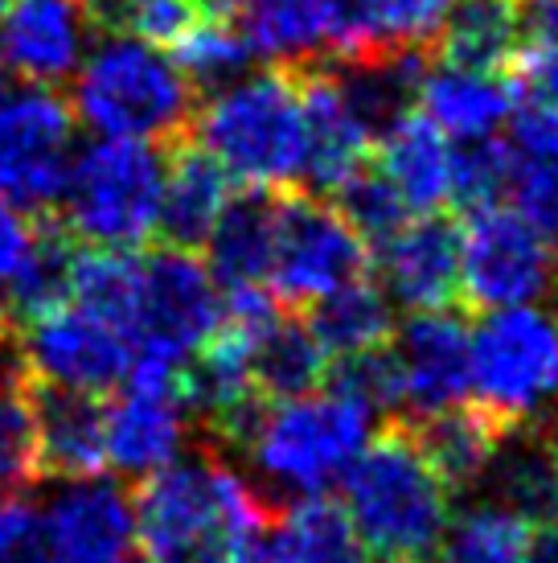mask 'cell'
<instances>
[{
  "mask_svg": "<svg viewBox=\"0 0 558 563\" xmlns=\"http://www.w3.org/2000/svg\"><path fill=\"white\" fill-rule=\"evenodd\" d=\"M0 95H4V75H0Z\"/></svg>",
  "mask_w": 558,
  "mask_h": 563,
  "instance_id": "cell-46",
  "label": "cell"
},
{
  "mask_svg": "<svg viewBox=\"0 0 558 563\" xmlns=\"http://www.w3.org/2000/svg\"><path fill=\"white\" fill-rule=\"evenodd\" d=\"M370 267V243L345 222L337 206L316 198H279L271 292L283 305H312L361 280Z\"/></svg>",
  "mask_w": 558,
  "mask_h": 563,
  "instance_id": "cell-11",
  "label": "cell"
},
{
  "mask_svg": "<svg viewBox=\"0 0 558 563\" xmlns=\"http://www.w3.org/2000/svg\"><path fill=\"white\" fill-rule=\"evenodd\" d=\"M255 58L264 54L279 66H295L325 49V25L316 0H231Z\"/></svg>",
  "mask_w": 558,
  "mask_h": 563,
  "instance_id": "cell-33",
  "label": "cell"
},
{
  "mask_svg": "<svg viewBox=\"0 0 558 563\" xmlns=\"http://www.w3.org/2000/svg\"><path fill=\"white\" fill-rule=\"evenodd\" d=\"M30 404L42 477L78 482L108 470V404L99 395L30 378Z\"/></svg>",
  "mask_w": 558,
  "mask_h": 563,
  "instance_id": "cell-19",
  "label": "cell"
},
{
  "mask_svg": "<svg viewBox=\"0 0 558 563\" xmlns=\"http://www.w3.org/2000/svg\"><path fill=\"white\" fill-rule=\"evenodd\" d=\"M444 42V63H460L472 70H505L526 46L522 0H465L451 4L435 33Z\"/></svg>",
  "mask_w": 558,
  "mask_h": 563,
  "instance_id": "cell-30",
  "label": "cell"
},
{
  "mask_svg": "<svg viewBox=\"0 0 558 563\" xmlns=\"http://www.w3.org/2000/svg\"><path fill=\"white\" fill-rule=\"evenodd\" d=\"M172 49H177V66L189 79V87H226V82L243 79L255 58L231 0H217Z\"/></svg>",
  "mask_w": 558,
  "mask_h": 563,
  "instance_id": "cell-34",
  "label": "cell"
},
{
  "mask_svg": "<svg viewBox=\"0 0 558 563\" xmlns=\"http://www.w3.org/2000/svg\"><path fill=\"white\" fill-rule=\"evenodd\" d=\"M132 515L148 563H247L271 510L243 473L198 453L140 477Z\"/></svg>",
  "mask_w": 558,
  "mask_h": 563,
  "instance_id": "cell-1",
  "label": "cell"
},
{
  "mask_svg": "<svg viewBox=\"0 0 558 563\" xmlns=\"http://www.w3.org/2000/svg\"><path fill=\"white\" fill-rule=\"evenodd\" d=\"M87 25L78 0H13L0 16V63L33 87L66 82L82 63Z\"/></svg>",
  "mask_w": 558,
  "mask_h": 563,
  "instance_id": "cell-18",
  "label": "cell"
},
{
  "mask_svg": "<svg viewBox=\"0 0 558 563\" xmlns=\"http://www.w3.org/2000/svg\"><path fill=\"white\" fill-rule=\"evenodd\" d=\"M169 362L132 358L127 391L108 407V465L124 477H148L177 461L186 440V404Z\"/></svg>",
  "mask_w": 558,
  "mask_h": 563,
  "instance_id": "cell-13",
  "label": "cell"
},
{
  "mask_svg": "<svg viewBox=\"0 0 558 563\" xmlns=\"http://www.w3.org/2000/svg\"><path fill=\"white\" fill-rule=\"evenodd\" d=\"M484 485H493V501L510 506L513 515H522L534 527L558 522V453L546 444L543 432H505Z\"/></svg>",
  "mask_w": 558,
  "mask_h": 563,
  "instance_id": "cell-26",
  "label": "cell"
},
{
  "mask_svg": "<svg viewBox=\"0 0 558 563\" xmlns=\"http://www.w3.org/2000/svg\"><path fill=\"white\" fill-rule=\"evenodd\" d=\"M75 161V111L49 87L0 95V194L21 214H54Z\"/></svg>",
  "mask_w": 558,
  "mask_h": 563,
  "instance_id": "cell-10",
  "label": "cell"
},
{
  "mask_svg": "<svg viewBox=\"0 0 558 563\" xmlns=\"http://www.w3.org/2000/svg\"><path fill=\"white\" fill-rule=\"evenodd\" d=\"M333 75H337L345 103L370 132V141H378L394 120L415 111L423 63L411 49H373V54H361V58H354V66H342Z\"/></svg>",
  "mask_w": 558,
  "mask_h": 563,
  "instance_id": "cell-28",
  "label": "cell"
},
{
  "mask_svg": "<svg viewBox=\"0 0 558 563\" xmlns=\"http://www.w3.org/2000/svg\"><path fill=\"white\" fill-rule=\"evenodd\" d=\"M75 111L103 136L172 144L193 120V87L165 49L127 33H103L78 63Z\"/></svg>",
  "mask_w": 558,
  "mask_h": 563,
  "instance_id": "cell-4",
  "label": "cell"
},
{
  "mask_svg": "<svg viewBox=\"0 0 558 563\" xmlns=\"http://www.w3.org/2000/svg\"><path fill=\"white\" fill-rule=\"evenodd\" d=\"M78 255H82V243L70 235V227L54 214H42L30 231V247H25L16 272L9 276V288H4L13 325H30L37 317L70 305Z\"/></svg>",
  "mask_w": 558,
  "mask_h": 563,
  "instance_id": "cell-25",
  "label": "cell"
},
{
  "mask_svg": "<svg viewBox=\"0 0 558 563\" xmlns=\"http://www.w3.org/2000/svg\"><path fill=\"white\" fill-rule=\"evenodd\" d=\"M0 563H46V518L30 489L0 494Z\"/></svg>",
  "mask_w": 558,
  "mask_h": 563,
  "instance_id": "cell-39",
  "label": "cell"
},
{
  "mask_svg": "<svg viewBox=\"0 0 558 563\" xmlns=\"http://www.w3.org/2000/svg\"><path fill=\"white\" fill-rule=\"evenodd\" d=\"M136 260L132 350L136 358L181 366L214 338L217 317H222V288L193 251L160 247Z\"/></svg>",
  "mask_w": 558,
  "mask_h": 563,
  "instance_id": "cell-8",
  "label": "cell"
},
{
  "mask_svg": "<svg viewBox=\"0 0 558 563\" xmlns=\"http://www.w3.org/2000/svg\"><path fill=\"white\" fill-rule=\"evenodd\" d=\"M21 354L30 378L70 387V391L108 395L132 371L136 350L115 325L87 313L82 305H63L25 325Z\"/></svg>",
  "mask_w": 558,
  "mask_h": 563,
  "instance_id": "cell-12",
  "label": "cell"
},
{
  "mask_svg": "<svg viewBox=\"0 0 558 563\" xmlns=\"http://www.w3.org/2000/svg\"><path fill=\"white\" fill-rule=\"evenodd\" d=\"M418 115L451 144L493 141L513 115V82L501 70H472L460 63L423 66L415 91Z\"/></svg>",
  "mask_w": 558,
  "mask_h": 563,
  "instance_id": "cell-20",
  "label": "cell"
},
{
  "mask_svg": "<svg viewBox=\"0 0 558 563\" xmlns=\"http://www.w3.org/2000/svg\"><path fill=\"white\" fill-rule=\"evenodd\" d=\"M46 563H124L136 539L132 498L120 482L78 477L46 510Z\"/></svg>",
  "mask_w": 558,
  "mask_h": 563,
  "instance_id": "cell-15",
  "label": "cell"
},
{
  "mask_svg": "<svg viewBox=\"0 0 558 563\" xmlns=\"http://www.w3.org/2000/svg\"><path fill=\"white\" fill-rule=\"evenodd\" d=\"M349 527L378 563H432L451 522V485L423 453L411 423H390L342 473Z\"/></svg>",
  "mask_w": 558,
  "mask_h": 563,
  "instance_id": "cell-2",
  "label": "cell"
},
{
  "mask_svg": "<svg viewBox=\"0 0 558 563\" xmlns=\"http://www.w3.org/2000/svg\"><path fill=\"white\" fill-rule=\"evenodd\" d=\"M558 280L555 243L517 210L489 202L468 210L460 231V292L477 309H510L546 300Z\"/></svg>",
  "mask_w": 558,
  "mask_h": 563,
  "instance_id": "cell-9",
  "label": "cell"
},
{
  "mask_svg": "<svg viewBox=\"0 0 558 563\" xmlns=\"http://www.w3.org/2000/svg\"><path fill=\"white\" fill-rule=\"evenodd\" d=\"M304 87V115H309V165L304 181L321 194H333L349 173L370 161V132L361 128L354 108L345 103L337 75L321 70L300 79Z\"/></svg>",
  "mask_w": 558,
  "mask_h": 563,
  "instance_id": "cell-23",
  "label": "cell"
},
{
  "mask_svg": "<svg viewBox=\"0 0 558 563\" xmlns=\"http://www.w3.org/2000/svg\"><path fill=\"white\" fill-rule=\"evenodd\" d=\"M373 416L337 391H309L259 411L243 440L250 470L288 501L321 498L373 437Z\"/></svg>",
  "mask_w": 558,
  "mask_h": 563,
  "instance_id": "cell-5",
  "label": "cell"
},
{
  "mask_svg": "<svg viewBox=\"0 0 558 563\" xmlns=\"http://www.w3.org/2000/svg\"><path fill=\"white\" fill-rule=\"evenodd\" d=\"M513 75H517V91L529 103L558 111V46L555 42H529L517 49L513 58Z\"/></svg>",
  "mask_w": 558,
  "mask_h": 563,
  "instance_id": "cell-41",
  "label": "cell"
},
{
  "mask_svg": "<svg viewBox=\"0 0 558 563\" xmlns=\"http://www.w3.org/2000/svg\"><path fill=\"white\" fill-rule=\"evenodd\" d=\"M217 0H91L87 16L103 33H127L148 46H177Z\"/></svg>",
  "mask_w": 558,
  "mask_h": 563,
  "instance_id": "cell-35",
  "label": "cell"
},
{
  "mask_svg": "<svg viewBox=\"0 0 558 563\" xmlns=\"http://www.w3.org/2000/svg\"><path fill=\"white\" fill-rule=\"evenodd\" d=\"M247 362L250 378H255V391L264 395L267 404L309 395L328 378L325 350L316 345L309 321H300L292 313H279L264 333L250 338Z\"/></svg>",
  "mask_w": 558,
  "mask_h": 563,
  "instance_id": "cell-27",
  "label": "cell"
},
{
  "mask_svg": "<svg viewBox=\"0 0 558 563\" xmlns=\"http://www.w3.org/2000/svg\"><path fill=\"white\" fill-rule=\"evenodd\" d=\"M370 165L382 173L406 214H439L451 206V141L418 111H406L378 136V161Z\"/></svg>",
  "mask_w": 558,
  "mask_h": 563,
  "instance_id": "cell-21",
  "label": "cell"
},
{
  "mask_svg": "<svg viewBox=\"0 0 558 563\" xmlns=\"http://www.w3.org/2000/svg\"><path fill=\"white\" fill-rule=\"evenodd\" d=\"M328 378H333V391L345 395L349 404H357L361 411H370V416H387V411H399V407H403L399 366H394L390 345L333 358Z\"/></svg>",
  "mask_w": 558,
  "mask_h": 563,
  "instance_id": "cell-36",
  "label": "cell"
},
{
  "mask_svg": "<svg viewBox=\"0 0 558 563\" xmlns=\"http://www.w3.org/2000/svg\"><path fill=\"white\" fill-rule=\"evenodd\" d=\"M226 202H231V177L222 173V165L198 141H172V157L165 161V186H160V214H156V235L165 239V247H205Z\"/></svg>",
  "mask_w": 558,
  "mask_h": 563,
  "instance_id": "cell-22",
  "label": "cell"
},
{
  "mask_svg": "<svg viewBox=\"0 0 558 563\" xmlns=\"http://www.w3.org/2000/svg\"><path fill=\"white\" fill-rule=\"evenodd\" d=\"M316 9H321V25H325V49L342 54V58L387 49L378 0H316Z\"/></svg>",
  "mask_w": 558,
  "mask_h": 563,
  "instance_id": "cell-38",
  "label": "cell"
},
{
  "mask_svg": "<svg viewBox=\"0 0 558 563\" xmlns=\"http://www.w3.org/2000/svg\"><path fill=\"white\" fill-rule=\"evenodd\" d=\"M411 423L444 416L468 399V325L451 309L411 313L390 345Z\"/></svg>",
  "mask_w": 558,
  "mask_h": 563,
  "instance_id": "cell-14",
  "label": "cell"
},
{
  "mask_svg": "<svg viewBox=\"0 0 558 563\" xmlns=\"http://www.w3.org/2000/svg\"><path fill=\"white\" fill-rule=\"evenodd\" d=\"M534 522L501 501H472L451 515L432 563H526Z\"/></svg>",
  "mask_w": 558,
  "mask_h": 563,
  "instance_id": "cell-32",
  "label": "cell"
},
{
  "mask_svg": "<svg viewBox=\"0 0 558 563\" xmlns=\"http://www.w3.org/2000/svg\"><path fill=\"white\" fill-rule=\"evenodd\" d=\"M468 399L501 428H534L558 399V309H489L468 329Z\"/></svg>",
  "mask_w": 558,
  "mask_h": 563,
  "instance_id": "cell-6",
  "label": "cell"
},
{
  "mask_svg": "<svg viewBox=\"0 0 558 563\" xmlns=\"http://www.w3.org/2000/svg\"><path fill=\"white\" fill-rule=\"evenodd\" d=\"M193 136L222 165L231 181L247 189H283L304 181L309 165V115L304 87L288 66L214 87L193 120Z\"/></svg>",
  "mask_w": 558,
  "mask_h": 563,
  "instance_id": "cell-3",
  "label": "cell"
},
{
  "mask_svg": "<svg viewBox=\"0 0 558 563\" xmlns=\"http://www.w3.org/2000/svg\"><path fill=\"white\" fill-rule=\"evenodd\" d=\"M309 309V329L328 362L390 345L394 338V300L382 292V284H370L366 276L312 300Z\"/></svg>",
  "mask_w": 558,
  "mask_h": 563,
  "instance_id": "cell-29",
  "label": "cell"
},
{
  "mask_svg": "<svg viewBox=\"0 0 558 563\" xmlns=\"http://www.w3.org/2000/svg\"><path fill=\"white\" fill-rule=\"evenodd\" d=\"M333 198H337V210L345 214V222H349L366 243H378V239H387L394 227H403L406 219H415V214H406V206L394 198V189L382 181V173L373 169L370 161L357 173H349L342 186L333 189Z\"/></svg>",
  "mask_w": 558,
  "mask_h": 563,
  "instance_id": "cell-37",
  "label": "cell"
},
{
  "mask_svg": "<svg viewBox=\"0 0 558 563\" xmlns=\"http://www.w3.org/2000/svg\"><path fill=\"white\" fill-rule=\"evenodd\" d=\"M30 231L33 227L25 222V214H21V210L0 194V333L16 329L13 313H9V297H4V288H9V276L16 272L25 247H30Z\"/></svg>",
  "mask_w": 558,
  "mask_h": 563,
  "instance_id": "cell-42",
  "label": "cell"
},
{
  "mask_svg": "<svg viewBox=\"0 0 558 563\" xmlns=\"http://www.w3.org/2000/svg\"><path fill=\"white\" fill-rule=\"evenodd\" d=\"M415 440L423 444V453L432 456V465L439 477L456 489H477L489 477L496 449H501V428L489 416H481L477 407H451L444 416H432L423 423H411Z\"/></svg>",
  "mask_w": 558,
  "mask_h": 563,
  "instance_id": "cell-31",
  "label": "cell"
},
{
  "mask_svg": "<svg viewBox=\"0 0 558 563\" xmlns=\"http://www.w3.org/2000/svg\"><path fill=\"white\" fill-rule=\"evenodd\" d=\"M373 247L382 292L394 305L427 313L460 297V231L444 214H415Z\"/></svg>",
  "mask_w": 558,
  "mask_h": 563,
  "instance_id": "cell-16",
  "label": "cell"
},
{
  "mask_svg": "<svg viewBox=\"0 0 558 563\" xmlns=\"http://www.w3.org/2000/svg\"><path fill=\"white\" fill-rule=\"evenodd\" d=\"M124 563H136V560H124Z\"/></svg>",
  "mask_w": 558,
  "mask_h": 563,
  "instance_id": "cell-48",
  "label": "cell"
},
{
  "mask_svg": "<svg viewBox=\"0 0 558 563\" xmlns=\"http://www.w3.org/2000/svg\"><path fill=\"white\" fill-rule=\"evenodd\" d=\"M279 198L267 189H250L243 198H231L217 214L214 231L205 239L210 251V276L217 288H243V284H267L271 276V251H276Z\"/></svg>",
  "mask_w": 558,
  "mask_h": 563,
  "instance_id": "cell-24",
  "label": "cell"
},
{
  "mask_svg": "<svg viewBox=\"0 0 558 563\" xmlns=\"http://www.w3.org/2000/svg\"><path fill=\"white\" fill-rule=\"evenodd\" d=\"M529 42H555L558 46V0H522Z\"/></svg>",
  "mask_w": 558,
  "mask_h": 563,
  "instance_id": "cell-43",
  "label": "cell"
},
{
  "mask_svg": "<svg viewBox=\"0 0 558 563\" xmlns=\"http://www.w3.org/2000/svg\"><path fill=\"white\" fill-rule=\"evenodd\" d=\"M9 9H13V0H0V16L9 13Z\"/></svg>",
  "mask_w": 558,
  "mask_h": 563,
  "instance_id": "cell-45",
  "label": "cell"
},
{
  "mask_svg": "<svg viewBox=\"0 0 558 563\" xmlns=\"http://www.w3.org/2000/svg\"><path fill=\"white\" fill-rule=\"evenodd\" d=\"M546 416H550V420H546V444H550V449H555L558 453V399H555V407H550V411H546Z\"/></svg>",
  "mask_w": 558,
  "mask_h": 563,
  "instance_id": "cell-44",
  "label": "cell"
},
{
  "mask_svg": "<svg viewBox=\"0 0 558 563\" xmlns=\"http://www.w3.org/2000/svg\"><path fill=\"white\" fill-rule=\"evenodd\" d=\"M456 0H378L382 9V37L387 49H411L432 42Z\"/></svg>",
  "mask_w": 558,
  "mask_h": 563,
  "instance_id": "cell-40",
  "label": "cell"
},
{
  "mask_svg": "<svg viewBox=\"0 0 558 563\" xmlns=\"http://www.w3.org/2000/svg\"><path fill=\"white\" fill-rule=\"evenodd\" d=\"M501 198L558 247V111L513 108L501 128Z\"/></svg>",
  "mask_w": 558,
  "mask_h": 563,
  "instance_id": "cell-17",
  "label": "cell"
},
{
  "mask_svg": "<svg viewBox=\"0 0 558 563\" xmlns=\"http://www.w3.org/2000/svg\"><path fill=\"white\" fill-rule=\"evenodd\" d=\"M78 4H82V9H87V4H91V0H78Z\"/></svg>",
  "mask_w": 558,
  "mask_h": 563,
  "instance_id": "cell-47",
  "label": "cell"
},
{
  "mask_svg": "<svg viewBox=\"0 0 558 563\" xmlns=\"http://www.w3.org/2000/svg\"><path fill=\"white\" fill-rule=\"evenodd\" d=\"M165 157L148 141L103 136L70 161L63 222L78 243L99 251H136L156 235Z\"/></svg>",
  "mask_w": 558,
  "mask_h": 563,
  "instance_id": "cell-7",
  "label": "cell"
}]
</instances>
